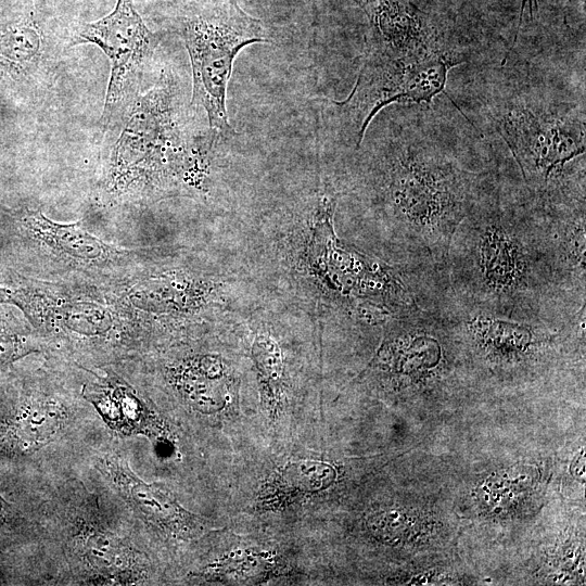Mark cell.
Here are the masks:
<instances>
[{
	"mask_svg": "<svg viewBox=\"0 0 586 586\" xmlns=\"http://www.w3.org/2000/svg\"><path fill=\"white\" fill-rule=\"evenodd\" d=\"M336 180L317 171L270 207L230 220L226 239L265 295L328 328H381L415 303L408 269L342 238L335 227Z\"/></svg>",
	"mask_w": 586,
	"mask_h": 586,
	"instance_id": "cell-1",
	"label": "cell"
},
{
	"mask_svg": "<svg viewBox=\"0 0 586 586\" xmlns=\"http://www.w3.org/2000/svg\"><path fill=\"white\" fill-rule=\"evenodd\" d=\"M444 275L459 306L502 318L565 324L585 307L559 267L547 208L482 195L455 230Z\"/></svg>",
	"mask_w": 586,
	"mask_h": 586,
	"instance_id": "cell-2",
	"label": "cell"
},
{
	"mask_svg": "<svg viewBox=\"0 0 586 586\" xmlns=\"http://www.w3.org/2000/svg\"><path fill=\"white\" fill-rule=\"evenodd\" d=\"M349 241L382 259L444 271L455 230L482 198L479 175L436 149L396 144L361 168Z\"/></svg>",
	"mask_w": 586,
	"mask_h": 586,
	"instance_id": "cell-3",
	"label": "cell"
},
{
	"mask_svg": "<svg viewBox=\"0 0 586 586\" xmlns=\"http://www.w3.org/2000/svg\"><path fill=\"white\" fill-rule=\"evenodd\" d=\"M180 34L192 67L191 104L204 109L211 131L230 129L227 87L238 53L257 42H270L265 24L247 14L238 0H207L180 18Z\"/></svg>",
	"mask_w": 586,
	"mask_h": 586,
	"instance_id": "cell-4",
	"label": "cell"
},
{
	"mask_svg": "<svg viewBox=\"0 0 586 586\" xmlns=\"http://www.w3.org/2000/svg\"><path fill=\"white\" fill-rule=\"evenodd\" d=\"M464 59L445 48L416 59H398L371 47L349 95L341 102L328 100L330 116L357 150L375 114L393 103H430L445 90L448 72Z\"/></svg>",
	"mask_w": 586,
	"mask_h": 586,
	"instance_id": "cell-5",
	"label": "cell"
},
{
	"mask_svg": "<svg viewBox=\"0 0 586 586\" xmlns=\"http://www.w3.org/2000/svg\"><path fill=\"white\" fill-rule=\"evenodd\" d=\"M499 129L525 183L536 190H547L563 176L565 165L585 152V124L581 117L556 116L517 105L502 116Z\"/></svg>",
	"mask_w": 586,
	"mask_h": 586,
	"instance_id": "cell-6",
	"label": "cell"
},
{
	"mask_svg": "<svg viewBox=\"0 0 586 586\" xmlns=\"http://www.w3.org/2000/svg\"><path fill=\"white\" fill-rule=\"evenodd\" d=\"M157 42V36L146 27L132 0H117L110 14L82 25L74 44H95L111 62L102 125L111 122Z\"/></svg>",
	"mask_w": 586,
	"mask_h": 586,
	"instance_id": "cell-7",
	"label": "cell"
},
{
	"mask_svg": "<svg viewBox=\"0 0 586 586\" xmlns=\"http://www.w3.org/2000/svg\"><path fill=\"white\" fill-rule=\"evenodd\" d=\"M367 17L371 47L391 56L416 60L445 49L433 22L407 0H381Z\"/></svg>",
	"mask_w": 586,
	"mask_h": 586,
	"instance_id": "cell-8",
	"label": "cell"
},
{
	"mask_svg": "<svg viewBox=\"0 0 586 586\" xmlns=\"http://www.w3.org/2000/svg\"><path fill=\"white\" fill-rule=\"evenodd\" d=\"M180 393L203 411L232 403L239 387L234 360L222 353L196 354L183 359L174 373Z\"/></svg>",
	"mask_w": 586,
	"mask_h": 586,
	"instance_id": "cell-9",
	"label": "cell"
},
{
	"mask_svg": "<svg viewBox=\"0 0 586 586\" xmlns=\"http://www.w3.org/2000/svg\"><path fill=\"white\" fill-rule=\"evenodd\" d=\"M107 466L126 499L146 519L179 535L202 531L198 517L184 510L164 487L140 481L120 458L110 459Z\"/></svg>",
	"mask_w": 586,
	"mask_h": 586,
	"instance_id": "cell-10",
	"label": "cell"
},
{
	"mask_svg": "<svg viewBox=\"0 0 586 586\" xmlns=\"http://www.w3.org/2000/svg\"><path fill=\"white\" fill-rule=\"evenodd\" d=\"M335 470L321 461L289 462L263 486L258 504L265 509H280L319 493L333 483Z\"/></svg>",
	"mask_w": 586,
	"mask_h": 586,
	"instance_id": "cell-11",
	"label": "cell"
},
{
	"mask_svg": "<svg viewBox=\"0 0 586 586\" xmlns=\"http://www.w3.org/2000/svg\"><path fill=\"white\" fill-rule=\"evenodd\" d=\"M36 235L50 246L78 259L99 260L113 251L100 239L80 229L78 224H60L37 212L27 219Z\"/></svg>",
	"mask_w": 586,
	"mask_h": 586,
	"instance_id": "cell-12",
	"label": "cell"
},
{
	"mask_svg": "<svg viewBox=\"0 0 586 586\" xmlns=\"http://www.w3.org/2000/svg\"><path fill=\"white\" fill-rule=\"evenodd\" d=\"M87 555L99 568L118 566L123 555L118 542L104 535L90 536L86 544Z\"/></svg>",
	"mask_w": 586,
	"mask_h": 586,
	"instance_id": "cell-13",
	"label": "cell"
},
{
	"mask_svg": "<svg viewBox=\"0 0 586 586\" xmlns=\"http://www.w3.org/2000/svg\"><path fill=\"white\" fill-rule=\"evenodd\" d=\"M18 354L16 341L7 334H0V367L12 361Z\"/></svg>",
	"mask_w": 586,
	"mask_h": 586,
	"instance_id": "cell-14",
	"label": "cell"
},
{
	"mask_svg": "<svg viewBox=\"0 0 586 586\" xmlns=\"http://www.w3.org/2000/svg\"><path fill=\"white\" fill-rule=\"evenodd\" d=\"M526 10H527L528 16L531 18H533L534 14L538 10V1L537 0H522L521 1L519 23H518V27H517V30H515L513 42H515L518 40V36H519L520 28H521V25H522L523 16H524V13H525Z\"/></svg>",
	"mask_w": 586,
	"mask_h": 586,
	"instance_id": "cell-15",
	"label": "cell"
},
{
	"mask_svg": "<svg viewBox=\"0 0 586 586\" xmlns=\"http://www.w3.org/2000/svg\"><path fill=\"white\" fill-rule=\"evenodd\" d=\"M357 4L366 15L381 1V0H351Z\"/></svg>",
	"mask_w": 586,
	"mask_h": 586,
	"instance_id": "cell-16",
	"label": "cell"
}]
</instances>
